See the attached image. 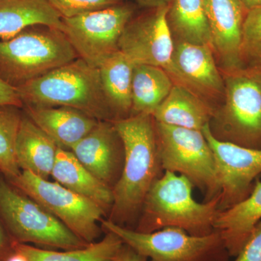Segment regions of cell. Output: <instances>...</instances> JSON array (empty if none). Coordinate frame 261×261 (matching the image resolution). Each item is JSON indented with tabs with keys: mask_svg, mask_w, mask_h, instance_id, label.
<instances>
[{
	"mask_svg": "<svg viewBox=\"0 0 261 261\" xmlns=\"http://www.w3.org/2000/svg\"><path fill=\"white\" fill-rule=\"evenodd\" d=\"M113 122L123 142L124 161L121 176L113 188L108 220L132 228L137 225L149 190L164 171L152 115L142 113Z\"/></svg>",
	"mask_w": 261,
	"mask_h": 261,
	"instance_id": "6da1fadb",
	"label": "cell"
},
{
	"mask_svg": "<svg viewBox=\"0 0 261 261\" xmlns=\"http://www.w3.org/2000/svg\"><path fill=\"white\" fill-rule=\"evenodd\" d=\"M193 187L185 176L164 171L146 196L135 231L150 233L176 227L197 237L214 232L221 195L200 203L193 198Z\"/></svg>",
	"mask_w": 261,
	"mask_h": 261,
	"instance_id": "7a4b0ae2",
	"label": "cell"
},
{
	"mask_svg": "<svg viewBox=\"0 0 261 261\" xmlns=\"http://www.w3.org/2000/svg\"><path fill=\"white\" fill-rule=\"evenodd\" d=\"M15 89L23 106L68 107L98 121H115L99 69L80 58Z\"/></svg>",
	"mask_w": 261,
	"mask_h": 261,
	"instance_id": "3957f363",
	"label": "cell"
},
{
	"mask_svg": "<svg viewBox=\"0 0 261 261\" xmlns=\"http://www.w3.org/2000/svg\"><path fill=\"white\" fill-rule=\"evenodd\" d=\"M77 58L61 31L29 27L8 40L0 39V79L17 88Z\"/></svg>",
	"mask_w": 261,
	"mask_h": 261,
	"instance_id": "277c9868",
	"label": "cell"
},
{
	"mask_svg": "<svg viewBox=\"0 0 261 261\" xmlns=\"http://www.w3.org/2000/svg\"><path fill=\"white\" fill-rule=\"evenodd\" d=\"M224 102L215 111L211 134L218 140L261 149V70L223 72Z\"/></svg>",
	"mask_w": 261,
	"mask_h": 261,
	"instance_id": "5b68a950",
	"label": "cell"
},
{
	"mask_svg": "<svg viewBox=\"0 0 261 261\" xmlns=\"http://www.w3.org/2000/svg\"><path fill=\"white\" fill-rule=\"evenodd\" d=\"M0 221L17 243L65 250L84 248L89 245L35 200L13 186L1 173Z\"/></svg>",
	"mask_w": 261,
	"mask_h": 261,
	"instance_id": "8992f818",
	"label": "cell"
},
{
	"mask_svg": "<svg viewBox=\"0 0 261 261\" xmlns=\"http://www.w3.org/2000/svg\"><path fill=\"white\" fill-rule=\"evenodd\" d=\"M158 151L163 171L185 176L205 196L221 194L216 159L202 130L154 121Z\"/></svg>",
	"mask_w": 261,
	"mask_h": 261,
	"instance_id": "52a82bcc",
	"label": "cell"
},
{
	"mask_svg": "<svg viewBox=\"0 0 261 261\" xmlns=\"http://www.w3.org/2000/svg\"><path fill=\"white\" fill-rule=\"evenodd\" d=\"M101 227L102 231L116 233L148 261H228L230 257L217 231L202 237L193 236L176 227L141 233L108 219L101 221Z\"/></svg>",
	"mask_w": 261,
	"mask_h": 261,
	"instance_id": "ba28073f",
	"label": "cell"
},
{
	"mask_svg": "<svg viewBox=\"0 0 261 261\" xmlns=\"http://www.w3.org/2000/svg\"><path fill=\"white\" fill-rule=\"evenodd\" d=\"M61 221L72 232L88 244L94 243L102 233L98 223L106 216L94 202L58 182L44 179L29 171H22L8 181Z\"/></svg>",
	"mask_w": 261,
	"mask_h": 261,
	"instance_id": "9c48e42d",
	"label": "cell"
},
{
	"mask_svg": "<svg viewBox=\"0 0 261 261\" xmlns=\"http://www.w3.org/2000/svg\"><path fill=\"white\" fill-rule=\"evenodd\" d=\"M133 8L118 3L105 9L63 18V32L79 58L98 68L108 57L119 50L123 31L134 18Z\"/></svg>",
	"mask_w": 261,
	"mask_h": 261,
	"instance_id": "30bf717a",
	"label": "cell"
},
{
	"mask_svg": "<svg viewBox=\"0 0 261 261\" xmlns=\"http://www.w3.org/2000/svg\"><path fill=\"white\" fill-rule=\"evenodd\" d=\"M167 12L168 6H163L132 18L122 34L118 48L134 64L162 68L173 81L174 39L168 27Z\"/></svg>",
	"mask_w": 261,
	"mask_h": 261,
	"instance_id": "8fae6325",
	"label": "cell"
},
{
	"mask_svg": "<svg viewBox=\"0 0 261 261\" xmlns=\"http://www.w3.org/2000/svg\"><path fill=\"white\" fill-rule=\"evenodd\" d=\"M214 152L221 187L220 211L247 198L261 173V149L222 142L211 134L209 124L202 130Z\"/></svg>",
	"mask_w": 261,
	"mask_h": 261,
	"instance_id": "7c38bea8",
	"label": "cell"
},
{
	"mask_svg": "<svg viewBox=\"0 0 261 261\" xmlns=\"http://www.w3.org/2000/svg\"><path fill=\"white\" fill-rule=\"evenodd\" d=\"M70 151L98 179L112 189L116 185L123 170L124 147L113 121H98Z\"/></svg>",
	"mask_w": 261,
	"mask_h": 261,
	"instance_id": "4fadbf2b",
	"label": "cell"
},
{
	"mask_svg": "<svg viewBox=\"0 0 261 261\" xmlns=\"http://www.w3.org/2000/svg\"><path fill=\"white\" fill-rule=\"evenodd\" d=\"M211 44L222 71L243 68L240 49L247 12L240 0H204Z\"/></svg>",
	"mask_w": 261,
	"mask_h": 261,
	"instance_id": "5bb4252c",
	"label": "cell"
},
{
	"mask_svg": "<svg viewBox=\"0 0 261 261\" xmlns=\"http://www.w3.org/2000/svg\"><path fill=\"white\" fill-rule=\"evenodd\" d=\"M214 56L209 44L174 41V84L185 86L202 98L224 97V77Z\"/></svg>",
	"mask_w": 261,
	"mask_h": 261,
	"instance_id": "9a60e30c",
	"label": "cell"
},
{
	"mask_svg": "<svg viewBox=\"0 0 261 261\" xmlns=\"http://www.w3.org/2000/svg\"><path fill=\"white\" fill-rule=\"evenodd\" d=\"M23 111L58 147L68 150L88 135L99 121L68 107L24 106Z\"/></svg>",
	"mask_w": 261,
	"mask_h": 261,
	"instance_id": "2e32d148",
	"label": "cell"
},
{
	"mask_svg": "<svg viewBox=\"0 0 261 261\" xmlns=\"http://www.w3.org/2000/svg\"><path fill=\"white\" fill-rule=\"evenodd\" d=\"M261 221V181L254 182L250 195L229 208L220 211L214 229L221 234L230 257H236Z\"/></svg>",
	"mask_w": 261,
	"mask_h": 261,
	"instance_id": "e0dca14e",
	"label": "cell"
},
{
	"mask_svg": "<svg viewBox=\"0 0 261 261\" xmlns=\"http://www.w3.org/2000/svg\"><path fill=\"white\" fill-rule=\"evenodd\" d=\"M51 176L63 187L94 202L109 215L113 204V189L89 172L71 151L58 147Z\"/></svg>",
	"mask_w": 261,
	"mask_h": 261,
	"instance_id": "ac0fdd59",
	"label": "cell"
},
{
	"mask_svg": "<svg viewBox=\"0 0 261 261\" xmlns=\"http://www.w3.org/2000/svg\"><path fill=\"white\" fill-rule=\"evenodd\" d=\"M215 109L205 99L181 84H174L167 97L154 111V121L202 130L209 124Z\"/></svg>",
	"mask_w": 261,
	"mask_h": 261,
	"instance_id": "d6986e66",
	"label": "cell"
},
{
	"mask_svg": "<svg viewBox=\"0 0 261 261\" xmlns=\"http://www.w3.org/2000/svg\"><path fill=\"white\" fill-rule=\"evenodd\" d=\"M58 147L23 111L15 142V156L20 169L48 179L56 162Z\"/></svg>",
	"mask_w": 261,
	"mask_h": 261,
	"instance_id": "ffe728a7",
	"label": "cell"
},
{
	"mask_svg": "<svg viewBox=\"0 0 261 261\" xmlns=\"http://www.w3.org/2000/svg\"><path fill=\"white\" fill-rule=\"evenodd\" d=\"M37 25L61 32L64 28L61 14L47 0H0V39L8 40Z\"/></svg>",
	"mask_w": 261,
	"mask_h": 261,
	"instance_id": "44dd1931",
	"label": "cell"
},
{
	"mask_svg": "<svg viewBox=\"0 0 261 261\" xmlns=\"http://www.w3.org/2000/svg\"><path fill=\"white\" fill-rule=\"evenodd\" d=\"M134 65L126 55L118 50L108 57L98 68L115 121L130 116Z\"/></svg>",
	"mask_w": 261,
	"mask_h": 261,
	"instance_id": "7402d4cb",
	"label": "cell"
},
{
	"mask_svg": "<svg viewBox=\"0 0 261 261\" xmlns=\"http://www.w3.org/2000/svg\"><path fill=\"white\" fill-rule=\"evenodd\" d=\"M174 82L162 68L152 65L135 64L132 74L130 116L153 114L167 97Z\"/></svg>",
	"mask_w": 261,
	"mask_h": 261,
	"instance_id": "603a6c76",
	"label": "cell"
},
{
	"mask_svg": "<svg viewBox=\"0 0 261 261\" xmlns=\"http://www.w3.org/2000/svg\"><path fill=\"white\" fill-rule=\"evenodd\" d=\"M167 22L174 41L211 46L204 0H171Z\"/></svg>",
	"mask_w": 261,
	"mask_h": 261,
	"instance_id": "cb8c5ba5",
	"label": "cell"
},
{
	"mask_svg": "<svg viewBox=\"0 0 261 261\" xmlns=\"http://www.w3.org/2000/svg\"><path fill=\"white\" fill-rule=\"evenodd\" d=\"M106 232L100 241L76 250L53 251L15 241L13 250L23 254L28 261H113L124 243L112 231Z\"/></svg>",
	"mask_w": 261,
	"mask_h": 261,
	"instance_id": "d4e9b609",
	"label": "cell"
},
{
	"mask_svg": "<svg viewBox=\"0 0 261 261\" xmlns=\"http://www.w3.org/2000/svg\"><path fill=\"white\" fill-rule=\"evenodd\" d=\"M23 115V108L0 105V173L8 181L21 173L15 156V142Z\"/></svg>",
	"mask_w": 261,
	"mask_h": 261,
	"instance_id": "484cf974",
	"label": "cell"
},
{
	"mask_svg": "<svg viewBox=\"0 0 261 261\" xmlns=\"http://www.w3.org/2000/svg\"><path fill=\"white\" fill-rule=\"evenodd\" d=\"M240 56L243 68L261 70V8L247 12L244 21Z\"/></svg>",
	"mask_w": 261,
	"mask_h": 261,
	"instance_id": "4316f807",
	"label": "cell"
},
{
	"mask_svg": "<svg viewBox=\"0 0 261 261\" xmlns=\"http://www.w3.org/2000/svg\"><path fill=\"white\" fill-rule=\"evenodd\" d=\"M61 14L62 18L76 15L109 8L119 3L120 0H47Z\"/></svg>",
	"mask_w": 261,
	"mask_h": 261,
	"instance_id": "83f0119b",
	"label": "cell"
},
{
	"mask_svg": "<svg viewBox=\"0 0 261 261\" xmlns=\"http://www.w3.org/2000/svg\"><path fill=\"white\" fill-rule=\"evenodd\" d=\"M233 261H261V221Z\"/></svg>",
	"mask_w": 261,
	"mask_h": 261,
	"instance_id": "f1b7e54d",
	"label": "cell"
},
{
	"mask_svg": "<svg viewBox=\"0 0 261 261\" xmlns=\"http://www.w3.org/2000/svg\"><path fill=\"white\" fill-rule=\"evenodd\" d=\"M0 105H10L20 108H23V102L19 97L15 87L7 84L0 79Z\"/></svg>",
	"mask_w": 261,
	"mask_h": 261,
	"instance_id": "f546056e",
	"label": "cell"
},
{
	"mask_svg": "<svg viewBox=\"0 0 261 261\" xmlns=\"http://www.w3.org/2000/svg\"><path fill=\"white\" fill-rule=\"evenodd\" d=\"M13 240L0 221V261H3L13 251Z\"/></svg>",
	"mask_w": 261,
	"mask_h": 261,
	"instance_id": "4dcf8cb0",
	"label": "cell"
},
{
	"mask_svg": "<svg viewBox=\"0 0 261 261\" xmlns=\"http://www.w3.org/2000/svg\"><path fill=\"white\" fill-rule=\"evenodd\" d=\"M113 261H148L147 257L140 255L126 244H123Z\"/></svg>",
	"mask_w": 261,
	"mask_h": 261,
	"instance_id": "1f68e13d",
	"label": "cell"
},
{
	"mask_svg": "<svg viewBox=\"0 0 261 261\" xmlns=\"http://www.w3.org/2000/svg\"><path fill=\"white\" fill-rule=\"evenodd\" d=\"M141 6L145 7L149 9L168 6L171 0H135Z\"/></svg>",
	"mask_w": 261,
	"mask_h": 261,
	"instance_id": "d6a6232c",
	"label": "cell"
},
{
	"mask_svg": "<svg viewBox=\"0 0 261 261\" xmlns=\"http://www.w3.org/2000/svg\"><path fill=\"white\" fill-rule=\"evenodd\" d=\"M247 11L261 8V0H240Z\"/></svg>",
	"mask_w": 261,
	"mask_h": 261,
	"instance_id": "836d02e7",
	"label": "cell"
}]
</instances>
